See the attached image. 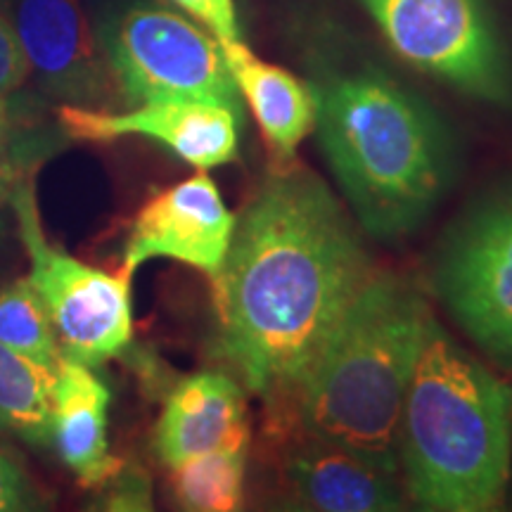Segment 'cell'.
Here are the masks:
<instances>
[{
	"label": "cell",
	"instance_id": "9c48e42d",
	"mask_svg": "<svg viewBox=\"0 0 512 512\" xmlns=\"http://www.w3.org/2000/svg\"><path fill=\"white\" fill-rule=\"evenodd\" d=\"M57 119L69 138L86 143H110L126 136L157 140L200 171L233 162L240 147L242 114L214 102L152 100L128 112L64 102L57 107Z\"/></svg>",
	"mask_w": 512,
	"mask_h": 512
},
{
	"label": "cell",
	"instance_id": "30bf717a",
	"mask_svg": "<svg viewBox=\"0 0 512 512\" xmlns=\"http://www.w3.org/2000/svg\"><path fill=\"white\" fill-rule=\"evenodd\" d=\"M238 216L223 202L211 178H185L152 195L133 219L124 268L133 275L150 259H174L216 278L233 242Z\"/></svg>",
	"mask_w": 512,
	"mask_h": 512
},
{
	"label": "cell",
	"instance_id": "7a4b0ae2",
	"mask_svg": "<svg viewBox=\"0 0 512 512\" xmlns=\"http://www.w3.org/2000/svg\"><path fill=\"white\" fill-rule=\"evenodd\" d=\"M313 91V131L361 228L377 240L413 233L456 174V145L444 121L377 67L325 74Z\"/></svg>",
	"mask_w": 512,
	"mask_h": 512
},
{
	"label": "cell",
	"instance_id": "d6986e66",
	"mask_svg": "<svg viewBox=\"0 0 512 512\" xmlns=\"http://www.w3.org/2000/svg\"><path fill=\"white\" fill-rule=\"evenodd\" d=\"M202 24L219 43L240 41V19L235 0H171Z\"/></svg>",
	"mask_w": 512,
	"mask_h": 512
},
{
	"label": "cell",
	"instance_id": "8fae6325",
	"mask_svg": "<svg viewBox=\"0 0 512 512\" xmlns=\"http://www.w3.org/2000/svg\"><path fill=\"white\" fill-rule=\"evenodd\" d=\"M15 31L48 93L79 107L110 102L117 83L79 0H17Z\"/></svg>",
	"mask_w": 512,
	"mask_h": 512
},
{
	"label": "cell",
	"instance_id": "3957f363",
	"mask_svg": "<svg viewBox=\"0 0 512 512\" xmlns=\"http://www.w3.org/2000/svg\"><path fill=\"white\" fill-rule=\"evenodd\" d=\"M396 460L422 510L501 508L512 477V384L430 316L403 399Z\"/></svg>",
	"mask_w": 512,
	"mask_h": 512
},
{
	"label": "cell",
	"instance_id": "ffe728a7",
	"mask_svg": "<svg viewBox=\"0 0 512 512\" xmlns=\"http://www.w3.org/2000/svg\"><path fill=\"white\" fill-rule=\"evenodd\" d=\"M29 60L12 24L0 17V102L24 86L29 76Z\"/></svg>",
	"mask_w": 512,
	"mask_h": 512
},
{
	"label": "cell",
	"instance_id": "e0dca14e",
	"mask_svg": "<svg viewBox=\"0 0 512 512\" xmlns=\"http://www.w3.org/2000/svg\"><path fill=\"white\" fill-rule=\"evenodd\" d=\"M171 489L183 510L233 512L245 491V451H216L171 467Z\"/></svg>",
	"mask_w": 512,
	"mask_h": 512
},
{
	"label": "cell",
	"instance_id": "7c38bea8",
	"mask_svg": "<svg viewBox=\"0 0 512 512\" xmlns=\"http://www.w3.org/2000/svg\"><path fill=\"white\" fill-rule=\"evenodd\" d=\"M396 467L387 460L306 437L287 458V479L304 508L323 512H389L403 508Z\"/></svg>",
	"mask_w": 512,
	"mask_h": 512
},
{
	"label": "cell",
	"instance_id": "9a60e30c",
	"mask_svg": "<svg viewBox=\"0 0 512 512\" xmlns=\"http://www.w3.org/2000/svg\"><path fill=\"white\" fill-rule=\"evenodd\" d=\"M221 50L240 100L252 107L273 155L283 164L294 162L299 145L316 128V91L287 69L256 57L242 41L221 43Z\"/></svg>",
	"mask_w": 512,
	"mask_h": 512
},
{
	"label": "cell",
	"instance_id": "277c9868",
	"mask_svg": "<svg viewBox=\"0 0 512 512\" xmlns=\"http://www.w3.org/2000/svg\"><path fill=\"white\" fill-rule=\"evenodd\" d=\"M430 316L408 280L370 275L294 389L304 434L399 465L396 430Z\"/></svg>",
	"mask_w": 512,
	"mask_h": 512
},
{
	"label": "cell",
	"instance_id": "603a6c76",
	"mask_svg": "<svg viewBox=\"0 0 512 512\" xmlns=\"http://www.w3.org/2000/svg\"><path fill=\"white\" fill-rule=\"evenodd\" d=\"M124 472V470H121ZM121 472L112 479L117 484V496H112V505L110 508L117 510H147L150 508V496H147V482L145 479L131 477V479H121Z\"/></svg>",
	"mask_w": 512,
	"mask_h": 512
},
{
	"label": "cell",
	"instance_id": "8992f818",
	"mask_svg": "<svg viewBox=\"0 0 512 512\" xmlns=\"http://www.w3.org/2000/svg\"><path fill=\"white\" fill-rule=\"evenodd\" d=\"M10 204L29 256V280L46 306L62 354L91 368L119 356L133 337L131 275L83 264L48 240L36 207L34 174L17 185Z\"/></svg>",
	"mask_w": 512,
	"mask_h": 512
},
{
	"label": "cell",
	"instance_id": "7402d4cb",
	"mask_svg": "<svg viewBox=\"0 0 512 512\" xmlns=\"http://www.w3.org/2000/svg\"><path fill=\"white\" fill-rule=\"evenodd\" d=\"M29 174H34V162H27L19 150H15L8 133H0V207L10 202L12 192Z\"/></svg>",
	"mask_w": 512,
	"mask_h": 512
},
{
	"label": "cell",
	"instance_id": "6da1fadb",
	"mask_svg": "<svg viewBox=\"0 0 512 512\" xmlns=\"http://www.w3.org/2000/svg\"><path fill=\"white\" fill-rule=\"evenodd\" d=\"M373 273L328 185L285 164L242 211L214 278L221 354L249 392L294 394Z\"/></svg>",
	"mask_w": 512,
	"mask_h": 512
},
{
	"label": "cell",
	"instance_id": "ac0fdd59",
	"mask_svg": "<svg viewBox=\"0 0 512 512\" xmlns=\"http://www.w3.org/2000/svg\"><path fill=\"white\" fill-rule=\"evenodd\" d=\"M0 344L57 373L62 347L50 316L29 278L0 290Z\"/></svg>",
	"mask_w": 512,
	"mask_h": 512
},
{
	"label": "cell",
	"instance_id": "52a82bcc",
	"mask_svg": "<svg viewBox=\"0 0 512 512\" xmlns=\"http://www.w3.org/2000/svg\"><path fill=\"white\" fill-rule=\"evenodd\" d=\"M100 48L128 102L200 100L242 114L221 43L188 17L136 5L102 27Z\"/></svg>",
	"mask_w": 512,
	"mask_h": 512
},
{
	"label": "cell",
	"instance_id": "cb8c5ba5",
	"mask_svg": "<svg viewBox=\"0 0 512 512\" xmlns=\"http://www.w3.org/2000/svg\"><path fill=\"white\" fill-rule=\"evenodd\" d=\"M10 131V114H8V105L0 102V133H8Z\"/></svg>",
	"mask_w": 512,
	"mask_h": 512
},
{
	"label": "cell",
	"instance_id": "44dd1931",
	"mask_svg": "<svg viewBox=\"0 0 512 512\" xmlns=\"http://www.w3.org/2000/svg\"><path fill=\"white\" fill-rule=\"evenodd\" d=\"M38 496L34 486L29 484L27 475L22 472L8 453L0 451V512L36 510Z\"/></svg>",
	"mask_w": 512,
	"mask_h": 512
},
{
	"label": "cell",
	"instance_id": "ba28073f",
	"mask_svg": "<svg viewBox=\"0 0 512 512\" xmlns=\"http://www.w3.org/2000/svg\"><path fill=\"white\" fill-rule=\"evenodd\" d=\"M432 283L465 335L512 366V183L456 223Z\"/></svg>",
	"mask_w": 512,
	"mask_h": 512
},
{
	"label": "cell",
	"instance_id": "5bb4252c",
	"mask_svg": "<svg viewBox=\"0 0 512 512\" xmlns=\"http://www.w3.org/2000/svg\"><path fill=\"white\" fill-rule=\"evenodd\" d=\"M110 399V389L91 366L62 356L53 387V441L83 486H105L124 470L107 441Z\"/></svg>",
	"mask_w": 512,
	"mask_h": 512
},
{
	"label": "cell",
	"instance_id": "2e32d148",
	"mask_svg": "<svg viewBox=\"0 0 512 512\" xmlns=\"http://www.w3.org/2000/svg\"><path fill=\"white\" fill-rule=\"evenodd\" d=\"M53 370L0 344V430L36 446L53 441Z\"/></svg>",
	"mask_w": 512,
	"mask_h": 512
},
{
	"label": "cell",
	"instance_id": "4fadbf2b",
	"mask_svg": "<svg viewBox=\"0 0 512 512\" xmlns=\"http://www.w3.org/2000/svg\"><path fill=\"white\" fill-rule=\"evenodd\" d=\"M247 441L245 394L223 373H197L176 384L155 430V451L169 467L216 451H245Z\"/></svg>",
	"mask_w": 512,
	"mask_h": 512
},
{
	"label": "cell",
	"instance_id": "5b68a950",
	"mask_svg": "<svg viewBox=\"0 0 512 512\" xmlns=\"http://www.w3.org/2000/svg\"><path fill=\"white\" fill-rule=\"evenodd\" d=\"M396 57L494 107H512V53L489 0H358Z\"/></svg>",
	"mask_w": 512,
	"mask_h": 512
}]
</instances>
